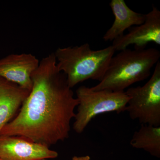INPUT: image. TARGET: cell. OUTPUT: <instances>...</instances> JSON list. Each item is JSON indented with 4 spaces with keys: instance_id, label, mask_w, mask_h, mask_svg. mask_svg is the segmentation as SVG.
I'll return each instance as SVG.
<instances>
[{
    "instance_id": "cell-8",
    "label": "cell",
    "mask_w": 160,
    "mask_h": 160,
    "mask_svg": "<svg viewBox=\"0 0 160 160\" xmlns=\"http://www.w3.org/2000/svg\"><path fill=\"white\" fill-rule=\"evenodd\" d=\"M39 62L30 53L9 55L0 59V77L30 91L32 75Z\"/></svg>"
},
{
    "instance_id": "cell-1",
    "label": "cell",
    "mask_w": 160,
    "mask_h": 160,
    "mask_svg": "<svg viewBox=\"0 0 160 160\" xmlns=\"http://www.w3.org/2000/svg\"><path fill=\"white\" fill-rule=\"evenodd\" d=\"M32 81L19 112L0 135L20 137L50 148L69 138L78 102L66 75L58 69L54 52L40 61Z\"/></svg>"
},
{
    "instance_id": "cell-6",
    "label": "cell",
    "mask_w": 160,
    "mask_h": 160,
    "mask_svg": "<svg viewBox=\"0 0 160 160\" xmlns=\"http://www.w3.org/2000/svg\"><path fill=\"white\" fill-rule=\"evenodd\" d=\"M126 34L112 41V46L115 51L127 49L134 45V49H146L149 43L160 45V11L153 6L151 11L146 14V20L142 25L132 26Z\"/></svg>"
},
{
    "instance_id": "cell-7",
    "label": "cell",
    "mask_w": 160,
    "mask_h": 160,
    "mask_svg": "<svg viewBox=\"0 0 160 160\" xmlns=\"http://www.w3.org/2000/svg\"><path fill=\"white\" fill-rule=\"evenodd\" d=\"M58 154L49 147L24 138L0 135V160H39L54 159Z\"/></svg>"
},
{
    "instance_id": "cell-11",
    "label": "cell",
    "mask_w": 160,
    "mask_h": 160,
    "mask_svg": "<svg viewBox=\"0 0 160 160\" xmlns=\"http://www.w3.org/2000/svg\"><path fill=\"white\" fill-rule=\"evenodd\" d=\"M135 149H142L152 156L160 158V126L141 125L130 142Z\"/></svg>"
},
{
    "instance_id": "cell-5",
    "label": "cell",
    "mask_w": 160,
    "mask_h": 160,
    "mask_svg": "<svg viewBox=\"0 0 160 160\" xmlns=\"http://www.w3.org/2000/svg\"><path fill=\"white\" fill-rule=\"evenodd\" d=\"M129 98L126 111L141 125L160 126V62L155 65L149 81L142 86L125 91Z\"/></svg>"
},
{
    "instance_id": "cell-2",
    "label": "cell",
    "mask_w": 160,
    "mask_h": 160,
    "mask_svg": "<svg viewBox=\"0 0 160 160\" xmlns=\"http://www.w3.org/2000/svg\"><path fill=\"white\" fill-rule=\"evenodd\" d=\"M158 49H126L113 56L102 79L91 89L123 92L132 84L146 79L159 61Z\"/></svg>"
},
{
    "instance_id": "cell-3",
    "label": "cell",
    "mask_w": 160,
    "mask_h": 160,
    "mask_svg": "<svg viewBox=\"0 0 160 160\" xmlns=\"http://www.w3.org/2000/svg\"><path fill=\"white\" fill-rule=\"evenodd\" d=\"M115 50L110 46L94 50L88 43L80 46L58 48L54 52L59 71L66 75L72 89L88 80L101 82Z\"/></svg>"
},
{
    "instance_id": "cell-13",
    "label": "cell",
    "mask_w": 160,
    "mask_h": 160,
    "mask_svg": "<svg viewBox=\"0 0 160 160\" xmlns=\"http://www.w3.org/2000/svg\"><path fill=\"white\" fill-rule=\"evenodd\" d=\"M39 160H49V159H41Z\"/></svg>"
},
{
    "instance_id": "cell-4",
    "label": "cell",
    "mask_w": 160,
    "mask_h": 160,
    "mask_svg": "<svg viewBox=\"0 0 160 160\" xmlns=\"http://www.w3.org/2000/svg\"><path fill=\"white\" fill-rule=\"evenodd\" d=\"M76 93L78 104L74 118L73 129L79 134L99 115L112 112L120 113L126 111L129 101L125 92L94 90L85 86H80Z\"/></svg>"
},
{
    "instance_id": "cell-12",
    "label": "cell",
    "mask_w": 160,
    "mask_h": 160,
    "mask_svg": "<svg viewBox=\"0 0 160 160\" xmlns=\"http://www.w3.org/2000/svg\"><path fill=\"white\" fill-rule=\"evenodd\" d=\"M90 157L88 155L82 156H74L72 160H90Z\"/></svg>"
},
{
    "instance_id": "cell-10",
    "label": "cell",
    "mask_w": 160,
    "mask_h": 160,
    "mask_svg": "<svg viewBox=\"0 0 160 160\" xmlns=\"http://www.w3.org/2000/svg\"><path fill=\"white\" fill-rule=\"evenodd\" d=\"M29 92L0 77V132L22 107Z\"/></svg>"
},
{
    "instance_id": "cell-9",
    "label": "cell",
    "mask_w": 160,
    "mask_h": 160,
    "mask_svg": "<svg viewBox=\"0 0 160 160\" xmlns=\"http://www.w3.org/2000/svg\"><path fill=\"white\" fill-rule=\"evenodd\" d=\"M109 4L115 19L112 26L103 36L105 42L113 41L124 34L126 29L145 22L146 14L132 10L124 0H111Z\"/></svg>"
}]
</instances>
